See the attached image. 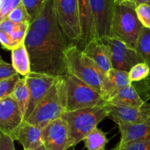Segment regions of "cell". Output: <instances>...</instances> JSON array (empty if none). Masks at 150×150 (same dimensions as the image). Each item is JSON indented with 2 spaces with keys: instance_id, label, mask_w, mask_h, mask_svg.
<instances>
[{
  "instance_id": "1",
  "label": "cell",
  "mask_w": 150,
  "mask_h": 150,
  "mask_svg": "<svg viewBox=\"0 0 150 150\" xmlns=\"http://www.w3.org/2000/svg\"><path fill=\"white\" fill-rule=\"evenodd\" d=\"M24 44L30 59L31 72L56 78L68 73L66 51L31 29L26 33Z\"/></svg>"
},
{
  "instance_id": "2",
  "label": "cell",
  "mask_w": 150,
  "mask_h": 150,
  "mask_svg": "<svg viewBox=\"0 0 150 150\" xmlns=\"http://www.w3.org/2000/svg\"><path fill=\"white\" fill-rule=\"evenodd\" d=\"M65 111V86L63 77H59L24 122L43 128L54 120L60 118Z\"/></svg>"
},
{
  "instance_id": "3",
  "label": "cell",
  "mask_w": 150,
  "mask_h": 150,
  "mask_svg": "<svg viewBox=\"0 0 150 150\" xmlns=\"http://www.w3.org/2000/svg\"><path fill=\"white\" fill-rule=\"evenodd\" d=\"M108 116L106 105L64 112L61 117L68 127V148L82 142Z\"/></svg>"
},
{
  "instance_id": "4",
  "label": "cell",
  "mask_w": 150,
  "mask_h": 150,
  "mask_svg": "<svg viewBox=\"0 0 150 150\" xmlns=\"http://www.w3.org/2000/svg\"><path fill=\"white\" fill-rule=\"evenodd\" d=\"M68 73L81 80L105 98V75L78 46H70L66 51Z\"/></svg>"
},
{
  "instance_id": "5",
  "label": "cell",
  "mask_w": 150,
  "mask_h": 150,
  "mask_svg": "<svg viewBox=\"0 0 150 150\" xmlns=\"http://www.w3.org/2000/svg\"><path fill=\"white\" fill-rule=\"evenodd\" d=\"M143 27L133 4L128 1H116L110 36L120 40L136 49Z\"/></svg>"
},
{
  "instance_id": "6",
  "label": "cell",
  "mask_w": 150,
  "mask_h": 150,
  "mask_svg": "<svg viewBox=\"0 0 150 150\" xmlns=\"http://www.w3.org/2000/svg\"><path fill=\"white\" fill-rule=\"evenodd\" d=\"M63 79L65 86L66 111L103 106L107 104V100L102 95L73 75L67 73Z\"/></svg>"
},
{
  "instance_id": "7",
  "label": "cell",
  "mask_w": 150,
  "mask_h": 150,
  "mask_svg": "<svg viewBox=\"0 0 150 150\" xmlns=\"http://www.w3.org/2000/svg\"><path fill=\"white\" fill-rule=\"evenodd\" d=\"M29 29L64 51L69 47L59 22L54 0H48L42 11L31 22Z\"/></svg>"
},
{
  "instance_id": "8",
  "label": "cell",
  "mask_w": 150,
  "mask_h": 150,
  "mask_svg": "<svg viewBox=\"0 0 150 150\" xmlns=\"http://www.w3.org/2000/svg\"><path fill=\"white\" fill-rule=\"evenodd\" d=\"M59 22L69 47H79L81 41V29L78 0H54Z\"/></svg>"
},
{
  "instance_id": "9",
  "label": "cell",
  "mask_w": 150,
  "mask_h": 150,
  "mask_svg": "<svg viewBox=\"0 0 150 150\" xmlns=\"http://www.w3.org/2000/svg\"><path fill=\"white\" fill-rule=\"evenodd\" d=\"M107 50L112 68L129 72L136 64L144 62L135 48L120 40L108 36L99 39Z\"/></svg>"
},
{
  "instance_id": "10",
  "label": "cell",
  "mask_w": 150,
  "mask_h": 150,
  "mask_svg": "<svg viewBox=\"0 0 150 150\" xmlns=\"http://www.w3.org/2000/svg\"><path fill=\"white\" fill-rule=\"evenodd\" d=\"M117 0H89L95 36L101 39L110 36Z\"/></svg>"
},
{
  "instance_id": "11",
  "label": "cell",
  "mask_w": 150,
  "mask_h": 150,
  "mask_svg": "<svg viewBox=\"0 0 150 150\" xmlns=\"http://www.w3.org/2000/svg\"><path fill=\"white\" fill-rule=\"evenodd\" d=\"M24 121L18 103L12 97L0 100V132L12 136Z\"/></svg>"
},
{
  "instance_id": "12",
  "label": "cell",
  "mask_w": 150,
  "mask_h": 150,
  "mask_svg": "<svg viewBox=\"0 0 150 150\" xmlns=\"http://www.w3.org/2000/svg\"><path fill=\"white\" fill-rule=\"evenodd\" d=\"M25 79L30 93L29 107L25 117L26 119L30 115L39 103L45 98L51 86L57 81V78L31 72L25 77Z\"/></svg>"
},
{
  "instance_id": "13",
  "label": "cell",
  "mask_w": 150,
  "mask_h": 150,
  "mask_svg": "<svg viewBox=\"0 0 150 150\" xmlns=\"http://www.w3.org/2000/svg\"><path fill=\"white\" fill-rule=\"evenodd\" d=\"M43 146L46 150L68 149V127L62 117L54 120L42 128Z\"/></svg>"
},
{
  "instance_id": "14",
  "label": "cell",
  "mask_w": 150,
  "mask_h": 150,
  "mask_svg": "<svg viewBox=\"0 0 150 150\" xmlns=\"http://www.w3.org/2000/svg\"><path fill=\"white\" fill-rule=\"evenodd\" d=\"M108 111V117L116 124L127 123L136 124L150 120V103L145 102L139 108L117 106L106 104Z\"/></svg>"
},
{
  "instance_id": "15",
  "label": "cell",
  "mask_w": 150,
  "mask_h": 150,
  "mask_svg": "<svg viewBox=\"0 0 150 150\" xmlns=\"http://www.w3.org/2000/svg\"><path fill=\"white\" fill-rule=\"evenodd\" d=\"M12 138L20 142L24 150H35L43 145L42 128L24 121Z\"/></svg>"
},
{
  "instance_id": "16",
  "label": "cell",
  "mask_w": 150,
  "mask_h": 150,
  "mask_svg": "<svg viewBox=\"0 0 150 150\" xmlns=\"http://www.w3.org/2000/svg\"><path fill=\"white\" fill-rule=\"evenodd\" d=\"M83 54L89 57L105 75L112 68L111 60L105 45L99 39L94 38L82 49Z\"/></svg>"
},
{
  "instance_id": "17",
  "label": "cell",
  "mask_w": 150,
  "mask_h": 150,
  "mask_svg": "<svg viewBox=\"0 0 150 150\" xmlns=\"http://www.w3.org/2000/svg\"><path fill=\"white\" fill-rule=\"evenodd\" d=\"M117 125L121 134L120 144L133 141L150 140V120L136 124L119 123Z\"/></svg>"
},
{
  "instance_id": "18",
  "label": "cell",
  "mask_w": 150,
  "mask_h": 150,
  "mask_svg": "<svg viewBox=\"0 0 150 150\" xmlns=\"http://www.w3.org/2000/svg\"><path fill=\"white\" fill-rule=\"evenodd\" d=\"M78 3L81 29V41L80 45L84 47L89 41L95 38L93 19L89 0H78Z\"/></svg>"
},
{
  "instance_id": "19",
  "label": "cell",
  "mask_w": 150,
  "mask_h": 150,
  "mask_svg": "<svg viewBox=\"0 0 150 150\" xmlns=\"http://www.w3.org/2000/svg\"><path fill=\"white\" fill-rule=\"evenodd\" d=\"M144 103L134 85L130 84L119 91L114 97L110 98L107 103L117 106L139 108Z\"/></svg>"
},
{
  "instance_id": "20",
  "label": "cell",
  "mask_w": 150,
  "mask_h": 150,
  "mask_svg": "<svg viewBox=\"0 0 150 150\" xmlns=\"http://www.w3.org/2000/svg\"><path fill=\"white\" fill-rule=\"evenodd\" d=\"M105 92L107 103L122 89L132 84L129 79L128 72L111 68L106 75Z\"/></svg>"
},
{
  "instance_id": "21",
  "label": "cell",
  "mask_w": 150,
  "mask_h": 150,
  "mask_svg": "<svg viewBox=\"0 0 150 150\" xmlns=\"http://www.w3.org/2000/svg\"><path fill=\"white\" fill-rule=\"evenodd\" d=\"M12 64L19 75L23 77L31 73V63L24 42L20 44L11 51Z\"/></svg>"
},
{
  "instance_id": "22",
  "label": "cell",
  "mask_w": 150,
  "mask_h": 150,
  "mask_svg": "<svg viewBox=\"0 0 150 150\" xmlns=\"http://www.w3.org/2000/svg\"><path fill=\"white\" fill-rule=\"evenodd\" d=\"M10 97H12L18 103L25 119L30 99V93L25 77L21 78L19 80L15 88L14 92Z\"/></svg>"
},
{
  "instance_id": "23",
  "label": "cell",
  "mask_w": 150,
  "mask_h": 150,
  "mask_svg": "<svg viewBox=\"0 0 150 150\" xmlns=\"http://www.w3.org/2000/svg\"><path fill=\"white\" fill-rule=\"evenodd\" d=\"M83 142L87 150H105L108 139L106 134L97 127L86 135Z\"/></svg>"
},
{
  "instance_id": "24",
  "label": "cell",
  "mask_w": 150,
  "mask_h": 150,
  "mask_svg": "<svg viewBox=\"0 0 150 150\" xmlns=\"http://www.w3.org/2000/svg\"><path fill=\"white\" fill-rule=\"evenodd\" d=\"M136 50L150 68V29L143 27L138 39Z\"/></svg>"
},
{
  "instance_id": "25",
  "label": "cell",
  "mask_w": 150,
  "mask_h": 150,
  "mask_svg": "<svg viewBox=\"0 0 150 150\" xmlns=\"http://www.w3.org/2000/svg\"><path fill=\"white\" fill-rule=\"evenodd\" d=\"M130 82H140L145 80L150 76V68L145 62L136 64L128 72Z\"/></svg>"
},
{
  "instance_id": "26",
  "label": "cell",
  "mask_w": 150,
  "mask_h": 150,
  "mask_svg": "<svg viewBox=\"0 0 150 150\" xmlns=\"http://www.w3.org/2000/svg\"><path fill=\"white\" fill-rule=\"evenodd\" d=\"M7 18L13 23H29L30 25L32 22L30 16H29L22 3L9 13Z\"/></svg>"
},
{
  "instance_id": "27",
  "label": "cell",
  "mask_w": 150,
  "mask_h": 150,
  "mask_svg": "<svg viewBox=\"0 0 150 150\" xmlns=\"http://www.w3.org/2000/svg\"><path fill=\"white\" fill-rule=\"evenodd\" d=\"M18 74L9 79L0 81V100L10 97L14 92V89L21 78Z\"/></svg>"
},
{
  "instance_id": "28",
  "label": "cell",
  "mask_w": 150,
  "mask_h": 150,
  "mask_svg": "<svg viewBox=\"0 0 150 150\" xmlns=\"http://www.w3.org/2000/svg\"><path fill=\"white\" fill-rule=\"evenodd\" d=\"M48 0H22V4L26 8L32 21L40 14Z\"/></svg>"
},
{
  "instance_id": "29",
  "label": "cell",
  "mask_w": 150,
  "mask_h": 150,
  "mask_svg": "<svg viewBox=\"0 0 150 150\" xmlns=\"http://www.w3.org/2000/svg\"><path fill=\"white\" fill-rule=\"evenodd\" d=\"M111 150H150V140L133 141L125 144L118 143Z\"/></svg>"
},
{
  "instance_id": "30",
  "label": "cell",
  "mask_w": 150,
  "mask_h": 150,
  "mask_svg": "<svg viewBox=\"0 0 150 150\" xmlns=\"http://www.w3.org/2000/svg\"><path fill=\"white\" fill-rule=\"evenodd\" d=\"M136 12L139 20L144 27L150 29V4H142L136 7Z\"/></svg>"
},
{
  "instance_id": "31",
  "label": "cell",
  "mask_w": 150,
  "mask_h": 150,
  "mask_svg": "<svg viewBox=\"0 0 150 150\" xmlns=\"http://www.w3.org/2000/svg\"><path fill=\"white\" fill-rule=\"evenodd\" d=\"M18 74V73L13 64L6 62L2 59H0V81L9 79Z\"/></svg>"
},
{
  "instance_id": "32",
  "label": "cell",
  "mask_w": 150,
  "mask_h": 150,
  "mask_svg": "<svg viewBox=\"0 0 150 150\" xmlns=\"http://www.w3.org/2000/svg\"><path fill=\"white\" fill-rule=\"evenodd\" d=\"M14 9L13 0H1L0 2V21L7 18L9 13Z\"/></svg>"
},
{
  "instance_id": "33",
  "label": "cell",
  "mask_w": 150,
  "mask_h": 150,
  "mask_svg": "<svg viewBox=\"0 0 150 150\" xmlns=\"http://www.w3.org/2000/svg\"><path fill=\"white\" fill-rule=\"evenodd\" d=\"M0 150H16L14 139L10 136L0 132Z\"/></svg>"
},
{
  "instance_id": "34",
  "label": "cell",
  "mask_w": 150,
  "mask_h": 150,
  "mask_svg": "<svg viewBox=\"0 0 150 150\" xmlns=\"http://www.w3.org/2000/svg\"><path fill=\"white\" fill-rule=\"evenodd\" d=\"M0 42H1V46L3 48L7 50H10V51L18 46L7 34L2 32H0Z\"/></svg>"
},
{
  "instance_id": "35",
  "label": "cell",
  "mask_w": 150,
  "mask_h": 150,
  "mask_svg": "<svg viewBox=\"0 0 150 150\" xmlns=\"http://www.w3.org/2000/svg\"><path fill=\"white\" fill-rule=\"evenodd\" d=\"M140 83L141 88H139V89L141 90L142 95L144 96L145 102H146V100L150 98V76L145 80L140 81Z\"/></svg>"
},
{
  "instance_id": "36",
  "label": "cell",
  "mask_w": 150,
  "mask_h": 150,
  "mask_svg": "<svg viewBox=\"0 0 150 150\" xmlns=\"http://www.w3.org/2000/svg\"><path fill=\"white\" fill-rule=\"evenodd\" d=\"M127 1L133 4L136 7L142 4H149L150 2V0H127Z\"/></svg>"
},
{
  "instance_id": "37",
  "label": "cell",
  "mask_w": 150,
  "mask_h": 150,
  "mask_svg": "<svg viewBox=\"0 0 150 150\" xmlns=\"http://www.w3.org/2000/svg\"><path fill=\"white\" fill-rule=\"evenodd\" d=\"M35 150H46V149H45V146H44L43 145H42V146H40V147H39V148H38V149H35Z\"/></svg>"
},
{
  "instance_id": "38",
  "label": "cell",
  "mask_w": 150,
  "mask_h": 150,
  "mask_svg": "<svg viewBox=\"0 0 150 150\" xmlns=\"http://www.w3.org/2000/svg\"><path fill=\"white\" fill-rule=\"evenodd\" d=\"M67 150H76V149H75V146H70V147H69Z\"/></svg>"
},
{
  "instance_id": "39",
  "label": "cell",
  "mask_w": 150,
  "mask_h": 150,
  "mask_svg": "<svg viewBox=\"0 0 150 150\" xmlns=\"http://www.w3.org/2000/svg\"><path fill=\"white\" fill-rule=\"evenodd\" d=\"M127 1V0H117L116 1H118V2H120V1Z\"/></svg>"
},
{
  "instance_id": "40",
  "label": "cell",
  "mask_w": 150,
  "mask_h": 150,
  "mask_svg": "<svg viewBox=\"0 0 150 150\" xmlns=\"http://www.w3.org/2000/svg\"><path fill=\"white\" fill-rule=\"evenodd\" d=\"M149 4H150V2H149Z\"/></svg>"
}]
</instances>
